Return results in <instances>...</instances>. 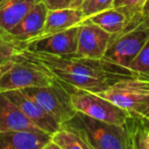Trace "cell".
<instances>
[{
    "label": "cell",
    "instance_id": "cell-5",
    "mask_svg": "<svg viewBox=\"0 0 149 149\" xmlns=\"http://www.w3.org/2000/svg\"><path fill=\"white\" fill-rule=\"evenodd\" d=\"M21 91L28 97L35 100L61 126L72 120L77 113V110L72 105L68 86L58 81L49 86L29 87L22 89Z\"/></svg>",
    "mask_w": 149,
    "mask_h": 149
},
{
    "label": "cell",
    "instance_id": "cell-26",
    "mask_svg": "<svg viewBox=\"0 0 149 149\" xmlns=\"http://www.w3.org/2000/svg\"><path fill=\"white\" fill-rule=\"evenodd\" d=\"M147 118H148V120H149V116H147Z\"/></svg>",
    "mask_w": 149,
    "mask_h": 149
},
{
    "label": "cell",
    "instance_id": "cell-12",
    "mask_svg": "<svg viewBox=\"0 0 149 149\" xmlns=\"http://www.w3.org/2000/svg\"><path fill=\"white\" fill-rule=\"evenodd\" d=\"M88 19L95 25L99 26L107 33L116 36L137 27L143 22L144 17L142 13L132 15L124 9L112 7L110 9L92 15L88 17Z\"/></svg>",
    "mask_w": 149,
    "mask_h": 149
},
{
    "label": "cell",
    "instance_id": "cell-22",
    "mask_svg": "<svg viewBox=\"0 0 149 149\" xmlns=\"http://www.w3.org/2000/svg\"><path fill=\"white\" fill-rule=\"evenodd\" d=\"M85 0H42L48 9L80 8Z\"/></svg>",
    "mask_w": 149,
    "mask_h": 149
},
{
    "label": "cell",
    "instance_id": "cell-1",
    "mask_svg": "<svg viewBox=\"0 0 149 149\" xmlns=\"http://www.w3.org/2000/svg\"><path fill=\"white\" fill-rule=\"evenodd\" d=\"M17 53L42 66L59 83L93 93L104 91L120 80L138 76L129 68L105 58L93 59L76 53L52 55L25 48Z\"/></svg>",
    "mask_w": 149,
    "mask_h": 149
},
{
    "label": "cell",
    "instance_id": "cell-20",
    "mask_svg": "<svg viewBox=\"0 0 149 149\" xmlns=\"http://www.w3.org/2000/svg\"><path fill=\"white\" fill-rule=\"evenodd\" d=\"M113 3L114 0H85L80 8L88 19L96 13L112 8Z\"/></svg>",
    "mask_w": 149,
    "mask_h": 149
},
{
    "label": "cell",
    "instance_id": "cell-16",
    "mask_svg": "<svg viewBox=\"0 0 149 149\" xmlns=\"http://www.w3.org/2000/svg\"><path fill=\"white\" fill-rule=\"evenodd\" d=\"M41 0H0V37L13 29L30 9Z\"/></svg>",
    "mask_w": 149,
    "mask_h": 149
},
{
    "label": "cell",
    "instance_id": "cell-8",
    "mask_svg": "<svg viewBox=\"0 0 149 149\" xmlns=\"http://www.w3.org/2000/svg\"><path fill=\"white\" fill-rule=\"evenodd\" d=\"M47 13L48 7L42 2V0L36 3L19 23L7 32L5 40L17 44L21 49L25 48L26 44L40 36Z\"/></svg>",
    "mask_w": 149,
    "mask_h": 149
},
{
    "label": "cell",
    "instance_id": "cell-13",
    "mask_svg": "<svg viewBox=\"0 0 149 149\" xmlns=\"http://www.w3.org/2000/svg\"><path fill=\"white\" fill-rule=\"evenodd\" d=\"M51 135L42 130L0 132V149H45Z\"/></svg>",
    "mask_w": 149,
    "mask_h": 149
},
{
    "label": "cell",
    "instance_id": "cell-25",
    "mask_svg": "<svg viewBox=\"0 0 149 149\" xmlns=\"http://www.w3.org/2000/svg\"><path fill=\"white\" fill-rule=\"evenodd\" d=\"M144 23H145V25H147L149 27V15L144 17Z\"/></svg>",
    "mask_w": 149,
    "mask_h": 149
},
{
    "label": "cell",
    "instance_id": "cell-17",
    "mask_svg": "<svg viewBox=\"0 0 149 149\" xmlns=\"http://www.w3.org/2000/svg\"><path fill=\"white\" fill-rule=\"evenodd\" d=\"M129 133L132 149H149V120L147 116H133L124 125Z\"/></svg>",
    "mask_w": 149,
    "mask_h": 149
},
{
    "label": "cell",
    "instance_id": "cell-14",
    "mask_svg": "<svg viewBox=\"0 0 149 149\" xmlns=\"http://www.w3.org/2000/svg\"><path fill=\"white\" fill-rule=\"evenodd\" d=\"M86 19L87 17L81 8L48 9L43 30L38 38L77 27L81 25Z\"/></svg>",
    "mask_w": 149,
    "mask_h": 149
},
{
    "label": "cell",
    "instance_id": "cell-23",
    "mask_svg": "<svg viewBox=\"0 0 149 149\" xmlns=\"http://www.w3.org/2000/svg\"><path fill=\"white\" fill-rule=\"evenodd\" d=\"M21 48L15 43L4 40L0 37V65L11 58Z\"/></svg>",
    "mask_w": 149,
    "mask_h": 149
},
{
    "label": "cell",
    "instance_id": "cell-11",
    "mask_svg": "<svg viewBox=\"0 0 149 149\" xmlns=\"http://www.w3.org/2000/svg\"><path fill=\"white\" fill-rule=\"evenodd\" d=\"M3 93L40 130L51 135L61 127V125L53 116H50L46 110H44L35 100L25 95L21 90H11Z\"/></svg>",
    "mask_w": 149,
    "mask_h": 149
},
{
    "label": "cell",
    "instance_id": "cell-9",
    "mask_svg": "<svg viewBox=\"0 0 149 149\" xmlns=\"http://www.w3.org/2000/svg\"><path fill=\"white\" fill-rule=\"evenodd\" d=\"M112 38L113 35L107 33L99 26L86 19L79 25L76 54L93 59L103 58Z\"/></svg>",
    "mask_w": 149,
    "mask_h": 149
},
{
    "label": "cell",
    "instance_id": "cell-2",
    "mask_svg": "<svg viewBox=\"0 0 149 149\" xmlns=\"http://www.w3.org/2000/svg\"><path fill=\"white\" fill-rule=\"evenodd\" d=\"M63 125L77 131L90 149H132L125 126L96 120L79 111Z\"/></svg>",
    "mask_w": 149,
    "mask_h": 149
},
{
    "label": "cell",
    "instance_id": "cell-21",
    "mask_svg": "<svg viewBox=\"0 0 149 149\" xmlns=\"http://www.w3.org/2000/svg\"><path fill=\"white\" fill-rule=\"evenodd\" d=\"M145 1L146 0H114L113 7L124 9L132 15L142 13V7Z\"/></svg>",
    "mask_w": 149,
    "mask_h": 149
},
{
    "label": "cell",
    "instance_id": "cell-15",
    "mask_svg": "<svg viewBox=\"0 0 149 149\" xmlns=\"http://www.w3.org/2000/svg\"><path fill=\"white\" fill-rule=\"evenodd\" d=\"M13 130H40L21 109L0 92V132Z\"/></svg>",
    "mask_w": 149,
    "mask_h": 149
},
{
    "label": "cell",
    "instance_id": "cell-6",
    "mask_svg": "<svg viewBox=\"0 0 149 149\" xmlns=\"http://www.w3.org/2000/svg\"><path fill=\"white\" fill-rule=\"evenodd\" d=\"M70 98L76 110L103 122L124 126L131 114L110 100L86 90L70 87Z\"/></svg>",
    "mask_w": 149,
    "mask_h": 149
},
{
    "label": "cell",
    "instance_id": "cell-3",
    "mask_svg": "<svg viewBox=\"0 0 149 149\" xmlns=\"http://www.w3.org/2000/svg\"><path fill=\"white\" fill-rule=\"evenodd\" d=\"M57 80L42 66L15 53L0 65V92L49 86Z\"/></svg>",
    "mask_w": 149,
    "mask_h": 149
},
{
    "label": "cell",
    "instance_id": "cell-18",
    "mask_svg": "<svg viewBox=\"0 0 149 149\" xmlns=\"http://www.w3.org/2000/svg\"><path fill=\"white\" fill-rule=\"evenodd\" d=\"M51 141L57 149H90L85 139L76 130L62 125L56 132L51 134Z\"/></svg>",
    "mask_w": 149,
    "mask_h": 149
},
{
    "label": "cell",
    "instance_id": "cell-24",
    "mask_svg": "<svg viewBox=\"0 0 149 149\" xmlns=\"http://www.w3.org/2000/svg\"><path fill=\"white\" fill-rule=\"evenodd\" d=\"M148 15H149V0H146L142 7V15L145 17Z\"/></svg>",
    "mask_w": 149,
    "mask_h": 149
},
{
    "label": "cell",
    "instance_id": "cell-4",
    "mask_svg": "<svg viewBox=\"0 0 149 149\" xmlns=\"http://www.w3.org/2000/svg\"><path fill=\"white\" fill-rule=\"evenodd\" d=\"M98 94L126 109L133 116H149V77L138 74L116 82Z\"/></svg>",
    "mask_w": 149,
    "mask_h": 149
},
{
    "label": "cell",
    "instance_id": "cell-7",
    "mask_svg": "<svg viewBox=\"0 0 149 149\" xmlns=\"http://www.w3.org/2000/svg\"><path fill=\"white\" fill-rule=\"evenodd\" d=\"M149 40V27L144 19L137 27L120 35L113 36L104 54L105 59L129 68L142 47Z\"/></svg>",
    "mask_w": 149,
    "mask_h": 149
},
{
    "label": "cell",
    "instance_id": "cell-10",
    "mask_svg": "<svg viewBox=\"0 0 149 149\" xmlns=\"http://www.w3.org/2000/svg\"><path fill=\"white\" fill-rule=\"evenodd\" d=\"M78 31L79 26L65 31L37 38L26 44L25 49L52 55L74 54L76 53L78 47Z\"/></svg>",
    "mask_w": 149,
    "mask_h": 149
},
{
    "label": "cell",
    "instance_id": "cell-19",
    "mask_svg": "<svg viewBox=\"0 0 149 149\" xmlns=\"http://www.w3.org/2000/svg\"><path fill=\"white\" fill-rule=\"evenodd\" d=\"M129 68L138 74L149 77V40L145 43L136 57L132 60Z\"/></svg>",
    "mask_w": 149,
    "mask_h": 149
}]
</instances>
